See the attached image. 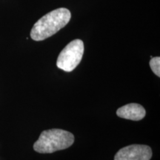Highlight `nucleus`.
I'll return each mask as SVG.
<instances>
[{"label": "nucleus", "mask_w": 160, "mask_h": 160, "mask_svg": "<svg viewBox=\"0 0 160 160\" xmlns=\"http://www.w3.org/2000/svg\"><path fill=\"white\" fill-rule=\"evenodd\" d=\"M151 157L152 150L148 145H131L120 149L114 160H150Z\"/></svg>", "instance_id": "obj_4"}, {"label": "nucleus", "mask_w": 160, "mask_h": 160, "mask_svg": "<svg viewBox=\"0 0 160 160\" xmlns=\"http://www.w3.org/2000/svg\"><path fill=\"white\" fill-rule=\"evenodd\" d=\"M150 67L153 73L157 76L160 77V58L159 57H153L150 61Z\"/></svg>", "instance_id": "obj_6"}, {"label": "nucleus", "mask_w": 160, "mask_h": 160, "mask_svg": "<svg viewBox=\"0 0 160 160\" xmlns=\"http://www.w3.org/2000/svg\"><path fill=\"white\" fill-rule=\"evenodd\" d=\"M71 12L65 8L49 12L38 20L32 28L31 37L34 41H42L57 33L68 24Z\"/></svg>", "instance_id": "obj_1"}, {"label": "nucleus", "mask_w": 160, "mask_h": 160, "mask_svg": "<svg viewBox=\"0 0 160 160\" xmlns=\"http://www.w3.org/2000/svg\"><path fill=\"white\" fill-rule=\"evenodd\" d=\"M84 43L75 39L68 44L57 58V66L65 72H71L79 65L84 54Z\"/></svg>", "instance_id": "obj_3"}, {"label": "nucleus", "mask_w": 160, "mask_h": 160, "mask_svg": "<svg viewBox=\"0 0 160 160\" xmlns=\"http://www.w3.org/2000/svg\"><path fill=\"white\" fill-rule=\"evenodd\" d=\"M74 142V136L62 129H51L41 133L33 145V149L39 153H52L68 148Z\"/></svg>", "instance_id": "obj_2"}, {"label": "nucleus", "mask_w": 160, "mask_h": 160, "mask_svg": "<svg viewBox=\"0 0 160 160\" xmlns=\"http://www.w3.org/2000/svg\"><path fill=\"white\" fill-rule=\"evenodd\" d=\"M117 115L122 119L139 121L145 117L146 111L139 104L131 103L119 108L117 111Z\"/></svg>", "instance_id": "obj_5"}]
</instances>
